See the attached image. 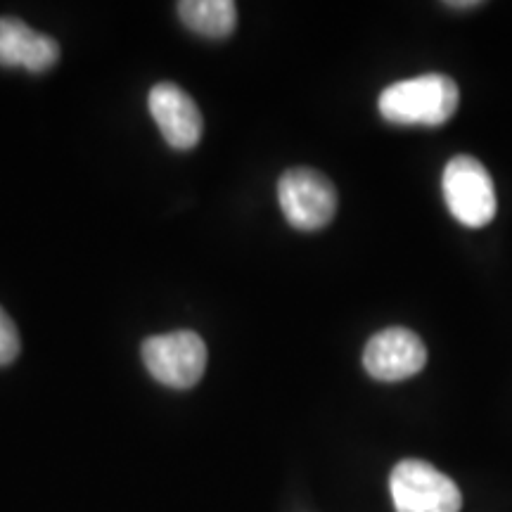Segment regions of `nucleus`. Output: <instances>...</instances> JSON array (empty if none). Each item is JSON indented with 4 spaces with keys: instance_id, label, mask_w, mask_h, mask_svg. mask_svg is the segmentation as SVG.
<instances>
[{
    "instance_id": "5",
    "label": "nucleus",
    "mask_w": 512,
    "mask_h": 512,
    "mask_svg": "<svg viewBox=\"0 0 512 512\" xmlns=\"http://www.w3.org/2000/svg\"><path fill=\"white\" fill-rule=\"evenodd\" d=\"M278 200L285 219L297 230H320L335 219L337 190L316 169H290L280 176Z\"/></svg>"
},
{
    "instance_id": "1",
    "label": "nucleus",
    "mask_w": 512,
    "mask_h": 512,
    "mask_svg": "<svg viewBox=\"0 0 512 512\" xmlns=\"http://www.w3.org/2000/svg\"><path fill=\"white\" fill-rule=\"evenodd\" d=\"M456 81L444 74H422L396 81L377 100L380 114L399 126H441L458 112Z\"/></svg>"
},
{
    "instance_id": "6",
    "label": "nucleus",
    "mask_w": 512,
    "mask_h": 512,
    "mask_svg": "<svg viewBox=\"0 0 512 512\" xmlns=\"http://www.w3.org/2000/svg\"><path fill=\"white\" fill-rule=\"evenodd\" d=\"M427 363L425 342L408 328H387L370 337L363 366L380 382H401L418 375Z\"/></svg>"
},
{
    "instance_id": "9",
    "label": "nucleus",
    "mask_w": 512,
    "mask_h": 512,
    "mask_svg": "<svg viewBox=\"0 0 512 512\" xmlns=\"http://www.w3.org/2000/svg\"><path fill=\"white\" fill-rule=\"evenodd\" d=\"M178 15L195 34L207 38H226L238 24V5L233 0H183Z\"/></svg>"
},
{
    "instance_id": "7",
    "label": "nucleus",
    "mask_w": 512,
    "mask_h": 512,
    "mask_svg": "<svg viewBox=\"0 0 512 512\" xmlns=\"http://www.w3.org/2000/svg\"><path fill=\"white\" fill-rule=\"evenodd\" d=\"M147 105H150V114L157 121L164 140L174 150H192L200 143L204 131L202 114L197 110L195 100L181 86L169 81L157 83L147 95Z\"/></svg>"
},
{
    "instance_id": "2",
    "label": "nucleus",
    "mask_w": 512,
    "mask_h": 512,
    "mask_svg": "<svg viewBox=\"0 0 512 512\" xmlns=\"http://www.w3.org/2000/svg\"><path fill=\"white\" fill-rule=\"evenodd\" d=\"M444 197L453 219L467 228H482L494 221L498 209L494 181L475 157L458 155L446 164Z\"/></svg>"
},
{
    "instance_id": "8",
    "label": "nucleus",
    "mask_w": 512,
    "mask_h": 512,
    "mask_svg": "<svg viewBox=\"0 0 512 512\" xmlns=\"http://www.w3.org/2000/svg\"><path fill=\"white\" fill-rule=\"evenodd\" d=\"M60 60V46L55 38L38 34L22 19H0V64L3 67H24L29 72H46Z\"/></svg>"
},
{
    "instance_id": "11",
    "label": "nucleus",
    "mask_w": 512,
    "mask_h": 512,
    "mask_svg": "<svg viewBox=\"0 0 512 512\" xmlns=\"http://www.w3.org/2000/svg\"><path fill=\"white\" fill-rule=\"evenodd\" d=\"M451 8H477L479 3H475V0H467V3H448Z\"/></svg>"
},
{
    "instance_id": "10",
    "label": "nucleus",
    "mask_w": 512,
    "mask_h": 512,
    "mask_svg": "<svg viewBox=\"0 0 512 512\" xmlns=\"http://www.w3.org/2000/svg\"><path fill=\"white\" fill-rule=\"evenodd\" d=\"M19 332L12 318L0 309V366H10L19 356Z\"/></svg>"
},
{
    "instance_id": "3",
    "label": "nucleus",
    "mask_w": 512,
    "mask_h": 512,
    "mask_svg": "<svg viewBox=\"0 0 512 512\" xmlns=\"http://www.w3.org/2000/svg\"><path fill=\"white\" fill-rule=\"evenodd\" d=\"M207 358V344L192 330L166 332L143 342L145 368L166 387H195L207 370Z\"/></svg>"
},
{
    "instance_id": "4",
    "label": "nucleus",
    "mask_w": 512,
    "mask_h": 512,
    "mask_svg": "<svg viewBox=\"0 0 512 512\" xmlns=\"http://www.w3.org/2000/svg\"><path fill=\"white\" fill-rule=\"evenodd\" d=\"M396 512H460L458 484L425 460H401L389 479Z\"/></svg>"
}]
</instances>
